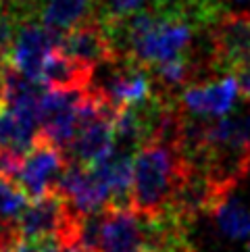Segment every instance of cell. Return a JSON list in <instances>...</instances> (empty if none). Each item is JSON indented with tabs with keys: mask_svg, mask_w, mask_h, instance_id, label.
<instances>
[{
	"mask_svg": "<svg viewBox=\"0 0 250 252\" xmlns=\"http://www.w3.org/2000/svg\"><path fill=\"white\" fill-rule=\"evenodd\" d=\"M61 38H62L61 33L48 30L38 19L25 21L15 40L11 67L19 71L21 75L38 82L46 59L57 48H61Z\"/></svg>",
	"mask_w": 250,
	"mask_h": 252,
	"instance_id": "6",
	"label": "cell"
},
{
	"mask_svg": "<svg viewBox=\"0 0 250 252\" xmlns=\"http://www.w3.org/2000/svg\"><path fill=\"white\" fill-rule=\"evenodd\" d=\"M96 19V0H42L38 21L57 33Z\"/></svg>",
	"mask_w": 250,
	"mask_h": 252,
	"instance_id": "12",
	"label": "cell"
},
{
	"mask_svg": "<svg viewBox=\"0 0 250 252\" xmlns=\"http://www.w3.org/2000/svg\"><path fill=\"white\" fill-rule=\"evenodd\" d=\"M23 160H25V155H21V152L11 148H0V177L17 184L23 169Z\"/></svg>",
	"mask_w": 250,
	"mask_h": 252,
	"instance_id": "16",
	"label": "cell"
},
{
	"mask_svg": "<svg viewBox=\"0 0 250 252\" xmlns=\"http://www.w3.org/2000/svg\"><path fill=\"white\" fill-rule=\"evenodd\" d=\"M57 252H90V250H88V248H84L82 244H73V246H59V250Z\"/></svg>",
	"mask_w": 250,
	"mask_h": 252,
	"instance_id": "19",
	"label": "cell"
},
{
	"mask_svg": "<svg viewBox=\"0 0 250 252\" xmlns=\"http://www.w3.org/2000/svg\"><path fill=\"white\" fill-rule=\"evenodd\" d=\"M4 67V65H2ZM2 67H0V77H2ZM0 102H2V94H0Z\"/></svg>",
	"mask_w": 250,
	"mask_h": 252,
	"instance_id": "20",
	"label": "cell"
},
{
	"mask_svg": "<svg viewBox=\"0 0 250 252\" xmlns=\"http://www.w3.org/2000/svg\"><path fill=\"white\" fill-rule=\"evenodd\" d=\"M236 79H238V90H240V96H242L244 102H250V61L246 65H242L236 71Z\"/></svg>",
	"mask_w": 250,
	"mask_h": 252,
	"instance_id": "18",
	"label": "cell"
},
{
	"mask_svg": "<svg viewBox=\"0 0 250 252\" xmlns=\"http://www.w3.org/2000/svg\"><path fill=\"white\" fill-rule=\"evenodd\" d=\"M77 215H92L109 209V192L106 186L92 167L69 163L61 177L57 190Z\"/></svg>",
	"mask_w": 250,
	"mask_h": 252,
	"instance_id": "7",
	"label": "cell"
},
{
	"mask_svg": "<svg viewBox=\"0 0 250 252\" xmlns=\"http://www.w3.org/2000/svg\"><path fill=\"white\" fill-rule=\"evenodd\" d=\"M92 79L94 67L57 48L44 63L38 84L50 90H62V92H84L92 86Z\"/></svg>",
	"mask_w": 250,
	"mask_h": 252,
	"instance_id": "10",
	"label": "cell"
},
{
	"mask_svg": "<svg viewBox=\"0 0 250 252\" xmlns=\"http://www.w3.org/2000/svg\"><path fill=\"white\" fill-rule=\"evenodd\" d=\"M104 67V75L100 84L94 86V90L117 113L148 100L156 92L153 73L148 69L140 67L138 63L129 59H119Z\"/></svg>",
	"mask_w": 250,
	"mask_h": 252,
	"instance_id": "3",
	"label": "cell"
},
{
	"mask_svg": "<svg viewBox=\"0 0 250 252\" xmlns=\"http://www.w3.org/2000/svg\"><path fill=\"white\" fill-rule=\"evenodd\" d=\"M109 192V209H131L133 190V157L115 150L102 163L92 167Z\"/></svg>",
	"mask_w": 250,
	"mask_h": 252,
	"instance_id": "11",
	"label": "cell"
},
{
	"mask_svg": "<svg viewBox=\"0 0 250 252\" xmlns=\"http://www.w3.org/2000/svg\"><path fill=\"white\" fill-rule=\"evenodd\" d=\"M30 202V196L21 190L19 184L0 177V221L17 223Z\"/></svg>",
	"mask_w": 250,
	"mask_h": 252,
	"instance_id": "14",
	"label": "cell"
},
{
	"mask_svg": "<svg viewBox=\"0 0 250 252\" xmlns=\"http://www.w3.org/2000/svg\"><path fill=\"white\" fill-rule=\"evenodd\" d=\"M213 215L221 236L229 240L250 238V206H246L240 198L229 196Z\"/></svg>",
	"mask_w": 250,
	"mask_h": 252,
	"instance_id": "13",
	"label": "cell"
},
{
	"mask_svg": "<svg viewBox=\"0 0 250 252\" xmlns=\"http://www.w3.org/2000/svg\"><path fill=\"white\" fill-rule=\"evenodd\" d=\"M67 165V157L57 146L38 140L35 146L25 155L17 184L30 196V200H38V198H44L59 190L61 177L65 173Z\"/></svg>",
	"mask_w": 250,
	"mask_h": 252,
	"instance_id": "4",
	"label": "cell"
},
{
	"mask_svg": "<svg viewBox=\"0 0 250 252\" xmlns=\"http://www.w3.org/2000/svg\"><path fill=\"white\" fill-rule=\"evenodd\" d=\"M213 67L219 77L234 75L250 61V13H225L209 30Z\"/></svg>",
	"mask_w": 250,
	"mask_h": 252,
	"instance_id": "2",
	"label": "cell"
},
{
	"mask_svg": "<svg viewBox=\"0 0 250 252\" xmlns=\"http://www.w3.org/2000/svg\"><path fill=\"white\" fill-rule=\"evenodd\" d=\"M146 223L131 209H106L102 223V252H142Z\"/></svg>",
	"mask_w": 250,
	"mask_h": 252,
	"instance_id": "9",
	"label": "cell"
},
{
	"mask_svg": "<svg viewBox=\"0 0 250 252\" xmlns=\"http://www.w3.org/2000/svg\"><path fill=\"white\" fill-rule=\"evenodd\" d=\"M188 173L190 165L182 144L165 140L146 144L133 157L131 211L140 217H156L165 213Z\"/></svg>",
	"mask_w": 250,
	"mask_h": 252,
	"instance_id": "1",
	"label": "cell"
},
{
	"mask_svg": "<svg viewBox=\"0 0 250 252\" xmlns=\"http://www.w3.org/2000/svg\"><path fill=\"white\" fill-rule=\"evenodd\" d=\"M61 50L94 69L111 65V63L121 59L119 52L113 46V40L109 32H106L104 23L98 17L92 21L77 25V28H73L67 33H62Z\"/></svg>",
	"mask_w": 250,
	"mask_h": 252,
	"instance_id": "8",
	"label": "cell"
},
{
	"mask_svg": "<svg viewBox=\"0 0 250 252\" xmlns=\"http://www.w3.org/2000/svg\"><path fill=\"white\" fill-rule=\"evenodd\" d=\"M240 96L236 75H223L194 84L180 92V104L188 115L200 119H221L236 109Z\"/></svg>",
	"mask_w": 250,
	"mask_h": 252,
	"instance_id": "5",
	"label": "cell"
},
{
	"mask_svg": "<svg viewBox=\"0 0 250 252\" xmlns=\"http://www.w3.org/2000/svg\"><path fill=\"white\" fill-rule=\"evenodd\" d=\"M148 4L150 0H96V17L102 23L123 21L142 13Z\"/></svg>",
	"mask_w": 250,
	"mask_h": 252,
	"instance_id": "15",
	"label": "cell"
},
{
	"mask_svg": "<svg viewBox=\"0 0 250 252\" xmlns=\"http://www.w3.org/2000/svg\"><path fill=\"white\" fill-rule=\"evenodd\" d=\"M57 250H59V248H57Z\"/></svg>",
	"mask_w": 250,
	"mask_h": 252,
	"instance_id": "22",
	"label": "cell"
},
{
	"mask_svg": "<svg viewBox=\"0 0 250 252\" xmlns=\"http://www.w3.org/2000/svg\"><path fill=\"white\" fill-rule=\"evenodd\" d=\"M0 6L11 8L17 15H21L23 19H33L40 13L42 0H0Z\"/></svg>",
	"mask_w": 250,
	"mask_h": 252,
	"instance_id": "17",
	"label": "cell"
},
{
	"mask_svg": "<svg viewBox=\"0 0 250 252\" xmlns=\"http://www.w3.org/2000/svg\"><path fill=\"white\" fill-rule=\"evenodd\" d=\"M248 252H250V242H248Z\"/></svg>",
	"mask_w": 250,
	"mask_h": 252,
	"instance_id": "21",
	"label": "cell"
}]
</instances>
